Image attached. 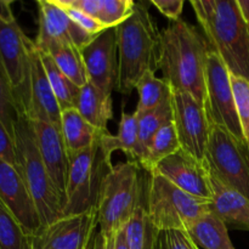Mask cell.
I'll use <instances>...</instances> for the list:
<instances>
[{
	"instance_id": "obj_31",
	"label": "cell",
	"mask_w": 249,
	"mask_h": 249,
	"mask_svg": "<svg viewBox=\"0 0 249 249\" xmlns=\"http://www.w3.org/2000/svg\"><path fill=\"white\" fill-rule=\"evenodd\" d=\"M0 249H34L33 235L0 199Z\"/></svg>"
},
{
	"instance_id": "obj_5",
	"label": "cell",
	"mask_w": 249,
	"mask_h": 249,
	"mask_svg": "<svg viewBox=\"0 0 249 249\" xmlns=\"http://www.w3.org/2000/svg\"><path fill=\"white\" fill-rule=\"evenodd\" d=\"M147 179L140 175V165L126 160L111 169L105 180L97 204L99 230L113 235L123 229L142 201Z\"/></svg>"
},
{
	"instance_id": "obj_12",
	"label": "cell",
	"mask_w": 249,
	"mask_h": 249,
	"mask_svg": "<svg viewBox=\"0 0 249 249\" xmlns=\"http://www.w3.org/2000/svg\"><path fill=\"white\" fill-rule=\"evenodd\" d=\"M173 122L184 151L204 160L211 123L204 105L187 92L173 91Z\"/></svg>"
},
{
	"instance_id": "obj_32",
	"label": "cell",
	"mask_w": 249,
	"mask_h": 249,
	"mask_svg": "<svg viewBox=\"0 0 249 249\" xmlns=\"http://www.w3.org/2000/svg\"><path fill=\"white\" fill-rule=\"evenodd\" d=\"M17 119H18V107H17L16 99L0 62V122L4 124L12 138L15 136V124Z\"/></svg>"
},
{
	"instance_id": "obj_40",
	"label": "cell",
	"mask_w": 249,
	"mask_h": 249,
	"mask_svg": "<svg viewBox=\"0 0 249 249\" xmlns=\"http://www.w3.org/2000/svg\"><path fill=\"white\" fill-rule=\"evenodd\" d=\"M113 249H129L128 242H126L125 236V226L116 233V240H114Z\"/></svg>"
},
{
	"instance_id": "obj_33",
	"label": "cell",
	"mask_w": 249,
	"mask_h": 249,
	"mask_svg": "<svg viewBox=\"0 0 249 249\" xmlns=\"http://www.w3.org/2000/svg\"><path fill=\"white\" fill-rule=\"evenodd\" d=\"M231 84L243 138L249 146V82L231 74Z\"/></svg>"
},
{
	"instance_id": "obj_3",
	"label": "cell",
	"mask_w": 249,
	"mask_h": 249,
	"mask_svg": "<svg viewBox=\"0 0 249 249\" xmlns=\"http://www.w3.org/2000/svg\"><path fill=\"white\" fill-rule=\"evenodd\" d=\"M160 32L145 2H135L134 11L117 27L118 83L116 90L131 94L148 71H158Z\"/></svg>"
},
{
	"instance_id": "obj_23",
	"label": "cell",
	"mask_w": 249,
	"mask_h": 249,
	"mask_svg": "<svg viewBox=\"0 0 249 249\" xmlns=\"http://www.w3.org/2000/svg\"><path fill=\"white\" fill-rule=\"evenodd\" d=\"M60 128L68 156L90 147L102 134L85 121L77 108L61 112Z\"/></svg>"
},
{
	"instance_id": "obj_28",
	"label": "cell",
	"mask_w": 249,
	"mask_h": 249,
	"mask_svg": "<svg viewBox=\"0 0 249 249\" xmlns=\"http://www.w3.org/2000/svg\"><path fill=\"white\" fill-rule=\"evenodd\" d=\"M179 150H181V145H180L177 128L174 122H170L153 136L146 150L141 168L147 173H151L158 163L174 155Z\"/></svg>"
},
{
	"instance_id": "obj_6",
	"label": "cell",
	"mask_w": 249,
	"mask_h": 249,
	"mask_svg": "<svg viewBox=\"0 0 249 249\" xmlns=\"http://www.w3.org/2000/svg\"><path fill=\"white\" fill-rule=\"evenodd\" d=\"M146 209L158 231H186L209 213L211 201L187 194L157 173H148Z\"/></svg>"
},
{
	"instance_id": "obj_27",
	"label": "cell",
	"mask_w": 249,
	"mask_h": 249,
	"mask_svg": "<svg viewBox=\"0 0 249 249\" xmlns=\"http://www.w3.org/2000/svg\"><path fill=\"white\" fill-rule=\"evenodd\" d=\"M139 92V102L135 112L150 111L158 106L172 102L173 89L163 78L156 77V72H146L136 84Z\"/></svg>"
},
{
	"instance_id": "obj_25",
	"label": "cell",
	"mask_w": 249,
	"mask_h": 249,
	"mask_svg": "<svg viewBox=\"0 0 249 249\" xmlns=\"http://www.w3.org/2000/svg\"><path fill=\"white\" fill-rule=\"evenodd\" d=\"M145 196L146 190L142 201L125 225V236L129 249H157L160 231L155 228L148 216Z\"/></svg>"
},
{
	"instance_id": "obj_26",
	"label": "cell",
	"mask_w": 249,
	"mask_h": 249,
	"mask_svg": "<svg viewBox=\"0 0 249 249\" xmlns=\"http://www.w3.org/2000/svg\"><path fill=\"white\" fill-rule=\"evenodd\" d=\"M40 51L48 53L53 58V63L57 66L58 70L68 79L72 80L77 87L82 88L89 82L82 51L79 49L72 45H65V44H53L48 46L45 50Z\"/></svg>"
},
{
	"instance_id": "obj_9",
	"label": "cell",
	"mask_w": 249,
	"mask_h": 249,
	"mask_svg": "<svg viewBox=\"0 0 249 249\" xmlns=\"http://www.w3.org/2000/svg\"><path fill=\"white\" fill-rule=\"evenodd\" d=\"M204 108L211 125L223 126L236 138L245 140L236 111L231 73L223 60L212 50L207 57Z\"/></svg>"
},
{
	"instance_id": "obj_11",
	"label": "cell",
	"mask_w": 249,
	"mask_h": 249,
	"mask_svg": "<svg viewBox=\"0 0 249 249\" xmlns=\"http://www.w3.org/2000/svg\"><path fill=\"white\" fill-rule=\"evenodd\" d=\"M99 229L97 207L62 215L33 236L34 249H89Z\"/></svg>"
},
{
	"instance_id": "obj_20",
	"label": "cell",
	"mask_w": 249,
	"mask_h": 249,
	"mask_svg": "<svg viewBox=\"0 0 249 249\" xmlns=\"http://www.w3.org/2000/svg\"><path fill=\"white\" fill-rule=\"evenodd\" d=\"M60 6L72 7L101 22L106 28H116L134 11L133 0H55Z\"/></svg>"
},
{
	"instance_id": "obj_29",
	"label": "cell",
	"mask_w": 249,
	"mask_h": 249,
	"mask_svg": "<svg viewBox=\"0 0 249 249\" xmlns=\"http://www.w3.org/2000/svg\"><path fill=\"white\" fill-rule=\"evenodd\" d=\"M38 49V48H36ZM40 53L41 62H43L44 70H45L46 77L50 82L51 89L55 94L56 100L58 102L61 111L70 108H75L78 96H79L80 88L77 87L72 80L68 79L60 70L57 66L53 63V58L46 53L38 50Z\"/></svg>"
},
{
	"instance_id": "obj_30",
	"label": "cell",
	"mask_w": 249,
	"mask_h": 249,
	"mask_svg": "<svg viewBox=\"0 0 249 249\" xmlns=\"http://www.w3.org/2000/svg\"><path fill=\"white\" fill-rule=\"evenodd\" d=\"M138 118L139 125V142H140L141 150V163L145 157L146 150L150 145L153 136L160 130L164 125L173 122V105L172 102L158 106L156 108L145 112H134Z\"/></svg>"
},
{
	"instance_id": "obj_18",
	"label": "cell",
	"mask_w": 249,
	"mask_h": 249,
	"mask_svg": "<svg viewBox=\"0 0 249 249\" xmlns=\"http://www.w3.org/2000/svg\"><path fill=\"white\" fill-rule=\"evenodd\" d=\"M0 199L28 232L36 235L41 228L33 198L16 167L0 160Z\"/></svg>"
},
{
	"instance_id": "obj_35",
	"label": "cell",
	"mask_w": 249,
	"mask_h": 249,
	"mask_svg": "<svg viewBox=\"0 0 249 249\" xmlns=\"http://www.w3.org/2000/svg\"><path fill=\"white\" fill-rule=\"evenodd\" d=\"M56 4H57V2H56ZM61 7H63V6H61ZM63 9L66 10V12H67V14L71 16V18H72L73 21H74L75 23L80 27V28L84 29L87 33L91 34V36H97V34L102 33V32L106 31L107 29L106 27L101 23V22H99L97 19L92 18L91 16H89V15L79 11V10L72 9V7H63Z\"/></svg>"
},
{
	"instance_id": "obj_21",
	"label": "cell",
	"mask_w": 249,
	"mask_h": 249,
	"mask_svg": "<svg viewBox=\"0 0 249 249\" xmlns=\"http://www.w3.org/2000/svg\"><path fill=\"white\" fill-rule=\"evenodd\" d=\"M75 108L100 133H109L107 126L113 117L111 94L102 91L96 85L88 82L80 88Z\"/></svg>"
},
{
	"instance_id": "obj_36",
	"label": "cell",
	"mask_w": 249,
	"mask_h": 249,
	"mask_svg": "<svg viewBox=\"0 0 249 249\" xmlns=\"http://www.w3.org/2000/svg\"><path fill=\"white\" fill-rule=\"evenodd\" d=\"M0 160H5V162L10 163L17 168L15 140L1 122H0Z\"/></svg>"
},
{
	"instance_id": "obj_2",
	"label": "cell",
	"mask_w": 249,
	"mask_h": 249,
	"mask_svg": "<svg viewBox=\"0 0 249 249\" xmlns=\"http://www.w3.org/2000/svg\"><path fill=\"white\" fill-rule=\"evenodd\" d=\"M208 45L229 72L249 82V26L237 0H191Z\"/></svg>"
},
{
	"instance_id": "obj_10",
	"label": "cell",
	"mask_w": 249,
	"mask_h": 249,
	"mask_svg": "<svg viewBox=\"0 0 249 249\" xmlns=\"http://www.w3.org/2000/svg\"><path fill=\"white\" fill-rule=\"evenodd\" d=\"M32 43L16 18H0V62L14 91L18 116L23 113L26 105Z\"/></svg>"
},
{
	"instance_id": "obj_19",
	"label": "cell",
	"mask_w": 249,
	"mask_h": 249,
	"mask_svg": "<svg viewBox=\"0 0 249 249\" xmlns=\"http://www.w3.org/2000/svg\"><path fill=\"white\" fill-rule=\"evenodd\" d=\"M211 209L228 228L249 231V199L237 190L228 186L209 172Z\"/></svg>"
},
{
	"instance_id": "obj_13",
	"label": "cell",
	"mask_w": 249,
	"mask_h": 249,
	"mask_svg": "<svg viewBox=\"0 0 249 249\" xmlns=\"http://www.w3.org/2000/svg\"><path fill=\"white\" fill-rule=\"evenodd\" d=\"M36 4L39 29L34 44L39 50H45L53 44H65L82 51L96 36L80 28L55 0H39Z\"/></svg>"
},
{
	"instance_id": "obj_15",
	"label": "cell",
	"mask_w": 249,
	"mask_h": 249,
	"mask_svg": "<svg viewBox=\"0 0 249 249\" xmlns=\"http://www.w3.org/2000/svg\"><path fill=\"white\" fill-rule=\"evenodd\" d=\"M31 61L27 83V96L23 113L31 121L61 124V108L46 77L40 53L34 41L31 45Z\"/></svg>"
},
{
	"instance_id": "obj_4",
	"label": "cell",
	"mask_w": 249,
	"mask_h": 249,
	"mask_svg": "<svg viewBox=\"0 0 249 249\" xmlns=\"http://www.w3.org/2000/svg\"><path fill=\"white\" fill-rule=\"evenodd\" d=\"M17 170L21 174L40 218L41 228L63 215V201L39 153L33 123L19 114L15 124ZM40 228V229H41Z\"/></svg>"
},
{
	"instance_id": "obj_42",
	"label": "cell",
	"mask_w": 249,
	"mask_h": 249,
	"mask_svg": "<svg viewBox=\"0 0 249 249\" xmlns=\"http://www.w3.org/2000/svg\"><path fill=\"white\" fill-rule=\"evenodd\" d=\"M194 249H199V248H198V247H197V246H196V245H195V246H194Z\"/></svg>"
},
{
	"instance_id": "obj_34",
	"label": "cell",
	"mask_w": 249,
	"mask_h": 249,
	"mask_svg": "<svg viewBox=\"0 0 249 249\" xmlns=\"http://www.w3.org/2000/svg\"><path fill=\"white\" fill-rule=\"evenodd\" d=\"M194 246L185 231H160L158 235L157 249H194Z\"/></svg>"
},
{
	"instance_id": "obj_1",
	"label": "cell",
	"mask_w": 249,
	"mask_h": 249,
	"mask_svg": "<svg viewBox=\"0 0 249 249\" xmlns=\"http://www.w3.org/2000/svg\"><path fill=\"white\" fill-rule=\"evenodd\" d=\"M209 51L207 39L182 19L170 22L160 32L158 70L173 91L187 92L204 105Z\"/></svg>"
},
{
	"instance_id": "obj_7",
	"label": "cell",
	"mask_w": 249,
	"mask_h": 249,
	"mask_svg": "<svg viewBox=\"0 0 249 249\" xmlns=\"http://www.w3.org/2000/svg\"><path fill=\"white\" fill-rule=\"evenodd\" d=\"M112 168L111 158L105 153L100 138L90 147L70 155L63 215L83 213L97 207L105 180Z\"/></svg>"
},
{
	"instance_id": "obj_14",
	"label": "cell",
	"mask_w": 249,
	"mask_h": 249,
	"mask_svg": "<svg viewBox=\"0 0 249 249\" xmlns=\"http://www.w3.org/2000/svg\"><path fill=\"white\" fill-rule=\"evenodd\" d=\"M88 79L102 91L111 94L118 83L117 27L97 34L82 50Z\"/></svg>"
},
{
	"instance_id": "obj_41",
	"label": "cell",
	"mask_w": 249,
	"mask_h": 249,
	"mask_svg": "<svg viewBox=\"0 0 249 249\" xmlns=\"http://www.w3.org/2000/svg\"><path fill=\"white\" fill-rule=\"evenodd\" d=\"M237 5L243 19L249 26V0H237Z\"/></svg>"
},
{
	"instance_id": "obj_22",
	"label": "cell",
	"mask_w": 249,
	"mask_h": 249,
	"mask_svg": "<svg viewBox=\"0 0 249 249\" xmlns=\"http://www.w3.org/2000/svg\"><path fill=\"white\" fill-rule=\"evenodd\" d=\"M100 143L107 157L111 158L114 151H122L126 155L128 160L140 165L141 150L136 114L122 112V118L116 135H112L111 133H102L100 136Z\"/></svg>"
},
{
	"instance_id": "obj_17",
	"label": "cell",
	"mask_w": 249,
	"mask_h": 249,
	"mask_svg": "<svg viewBox=\"0 0 249 249\" xmlns=\"http://www.w3.org/2000/svg\"><path fill=\"white\" fill-rule=\"evenodd\" d=\"M36 133V145L44 164L48 169L51 180L66 202L68 170H70V156L63 141L60 125L48 122L32 121Z\"/></svg>"
},
{
	"instance_id": "obj_24",
	"label": "cell",
	"mask_w": 249,
	"mask_h": 249,
	"mask_svg": "<svg viewBox=\"0 0 249 249\" xmlns=\"http://www.w3.org/2000/svg\"><path fill=\"white\" fill-rule=\"evenodd\" d=\"M185 232L199 249H235L228 226L212 211L201 216Z\"/></svg>"
},
{
	"instance_id": "obj_39",
	"label": "cell",
	"mask_w": 249,
	"mask_h": 249,
	"mask_svg": "<svg viewBox=\"0 0 249 249\" xmlns=\"http://www.w3.org/2000/svg\"><path fill=\"white\" fill-rule=\"evenodd\" d=\"M11 5L12 1H9V0H0V18L6 19V21L15 18Z\"/></svg>"
},
{
	"instance_id": "obj_37",
	"label": "cell",
	"mask_w": 249,
	"mask_h": 249,
	"mask_svg": "<svg viewBox=\"0 0 249 249\" xmlns=\"http://www.w3.org/2000/svg\"><path fill=\"white\" fill-rule=\"evenodd\" d=\"M151 4L172 22L179 21L185 2L182 0H151Z\"/></svg>"
},
{
	"instance_id": "obj_16",
	"label": "cell",
	"mask_w": 249,
	"mask_h": 249,
	"mask_svg": "<svg viewBox=\"0 0 249 249\" xmlns=\"http://www.w3.org/2000/svg\"><path fill=\"white\" fill-rule=\"evenodd\" d=\"M151 173L162 175L192 196L212 199L209 169L206 162L197 160L182 148L158 163Z\"/></svg>"
},
{
	"instance_id": "obj_38",
	"label": "cell",
	"mask_w": 249,
	"mask_h": 249,
	"mask_svg": "<svg viewBox=\"0 0 249 249\" xmlns=\"http://www.w3.org/2000/svg\"><path fill=\"white\" fill-rule=\"evenodd\" d=\"M114 240H116V233L107 235L104 231L97 230L89 249H113Z\"/></svg>"
},
{
	"instance_id": "obj_8",
	"label": "cell",
	"mask_w": 249,
	"mask_h": 249,
	"mask_svg": "<svg viewBox=\"0 0 249 249\" xmlns=\"http://www.w3.org/2000/svg\"><path fill=\"white\" fill-rule=\"evenodd\" d=\"M204 162L209 172L249 199V146L228 129L211 125Z\"/></svg>"
}]
</instances>
